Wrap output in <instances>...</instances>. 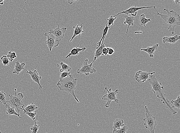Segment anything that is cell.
Listing matches in <instances>:
<instances>
[{
	"label": "cell",
	"instance_id": "cell-2",
	"mask_svg": "<svg viewBox=\"0 0 180 133\" xmlns=\"http://www.w3.org/2000/svg\"><path fill=\"white\" fill-rule=\"evenodd\" d=\"M164 11L167 12V15L160 14L156 10L157 15L161 17L168 25V29L172 34L175 33L174 28L177 26L180 25V16L176 12L173 10H169L168 9H164Z\"/></svg>",
	"mask_w": 180,
	"mask_h": 133
},
{
	"label": "cell",
	"instance_id": "cell-8",
	"mask_svg": "<svg viewBox=\"0 0 180 133\" xmlns=\"http://www.w3.org/2000/svg\"><path fill=\"white\" fill-rule=\"evenodd\" d=\"M67 29V27L60 28L58 25L53 29H50L48 33L52 34L56 38V41L59 43L65 36V33Z\"/></svg>",
	"mask_w": 180,
	"mask_h": 133
},
{
	"label": "cell",
	"instance_id": "cell-11",
	"mask_svg": "<svg viewBox=\"0 0 180 133\" xmlns=\"http://www.w3.org/2000/svg\"><path fill=\"white\" fill-rule=\"evenodd\" d=\"M155 73V72L148 73L147 72H144L140 70L137 72L135 74V79L138 83L142 82L144 83L147 80L149 79L150 75H153Z\"/></svg>",
	"mask_w": 180,
	"mask_h": 133
},
{
	"label": "cell",
	"instance_id": "cell-10",
	"mask_svg": "<svg viewBox=\"0 0 180 133\" xmlns=\"http://www.w3.org/2000/svg\"><path fill=\"white\" fill-rule=\"evenodd\" d=\"M44 36H47V39L45 43L47 45V49H49L50 51H52L53 47L58 46L59 44L56 41V38L53 35L48 33H45Z\"/></svg>",
	"mask_w": 180,
	"mask_h": 133
},
{
	"label": "cell",
	"instance_id": "cell-38",
	"mask_svg": "<svg viewBox=\"0 0 180 133\" xmlns=\"http://www.w3.org/2000/svg\"><path fill=\"white\" fill-rule=\"evenodd\" d=\"M174 2L176 4H180V0H176V1H174Z\"/></svg>",
	"mask_w": 180,
	"mask_h": 133
},
{
	"label": "cell",
	"instance_id": "cell-4",
	"mask_svg": "<svg viewBox=\"0 0 180 133\" xmlns=\"http://www.w3.org/2000/svg\"><path fill=\"white\" fill-rule=\"evenodd\" d=\"M14 91H15L14 95H7L9 97V101H8V102L10 104V106L16 108L18 110V114H19L20 110H23L25 108V105L22 101L23 96L20 92L17 94L16 89H14Z\"/></svg>",
	"mask_w": 180,
	"mask_h": 133
},
{
	"label": "cell",
	"instance_id": "cell-26",
	"mask_svg": "<svg viewBox=\"0 0 180 133\" xmlns=\"http://www.w3.org/2000/svg\"><path fill=\"white\" fill-rule=\"evenodd\" d=\"M7 95L3 91H0V102L5 105H6L8 102L7 97Z\"/></svg>",
	"mask_w": 180,
	"mask_h": 133
},
{
	"label": "cell",
	"instance_id": "cell-19",
	"mask_svg": "<svg viewBox=\"0 0 180 133\" xmlns=\"http://www.w3.org/2000/svg\"><path fill=\"white\" fill-rule=\"evenodd\" d=\"M5 108L6 110V114L8 115H15L18 116L19 118H21V117L20 116V114H18L16 113L15 110V108L10 106V104H6L5 105Z\"/></svg>",
	"mask_w": 180,
	"mask_h": 133
},
{
	"label": "cell",
	"instance_id": "cell-37",
	"mask_svg": "<svg viewBox=\"0 0 180 133\" xmlns=\"http://www.w3.org/2000/svg\"><path fill=\"white\" fill-rule=\"evenodd\" d=\"M78 1H73V0H72V1H68V3L70 4H72L74 3V2H78Z\"/></svg>",
	"mask_w": 180,
	"mask_h": 133
},
{
	"label": "cell",
	"instance_id": "cell-34",
	"mask_svg": "<svg viewBox=\"0 0 180 133\" xmlns=\"http://www.w3.org/2000/svg\"><path fill=\"white\" fill-rule=\"evenodd\" d=\"M72 74L70 72H63L61 73L60 74V77H59V80H62L64 78L70 76Z\"/></svg>",
	"mask_w": 180,
	"mask_h": 133
},
{
	"label": "cell",
	"instance_id": "cell-28",
	"mask_svg": "<svg viewBox=\"0 0 180 133\" xmlns=\"http://www.w3.org/2000/svg\"><path fill=\"white\" fill-rule=\"evenodd\" d=\"M7 58H8L10 62H12L15 58H16L17 56L16 53L15 52H12L10 51L8 53L7 56Z\"/></svg>",
	"mask_w": 180,
	"mask_h": 133
},
{
	"label": "cell",
	"instance_id": "cell-24",
	"mask_svg": "<svg viewBox=\"0 0 180 133\" xmlns=\"http://www.w3.org/2000/svg\"><path fill=\"white\" fill-rule=\"evenodd\" d=\"M38 108L33 103L29 104L26 107H25L23 110L29 113H33L35 110H37Z\"/></svg>",
	"mask_w": 180,
	"mask_h": 133
},
{
	"label": "cell",
	"instance_id": "cell-1",
	"mask_svg": "<svg viewBox=\"0 0 180 133\" xmlns=\"http://www.w3.org/2000/svg\"><path fill=\"white\" fill-rule=\"evenodd\" d=\"M148 81L152 87V90L154 93L161 100L162 103L165 104V107L169 109L172 114L174 115L176 114L177 112L172 108L169 100L165 97V94L164 92V87L162 85L161 83L159 82L154 74L151 75L150 78L148 79Z\"/></svg>",
	"mask_w": 180,
	"mask_h": 133
},
{
	"label": "cell",
	"instance_id": "cell-21",
	"mask_svg": "<svg viewBox=\"0 0 180 133\" xmlns=\"http://www.w3.org/2000/svg\"><path fill=\"white\" fill-rule=\"evenodd\" d=\"M105 43H102L98 49H96L94 53V60L93 61H95L97 58H99L102 55V50L105 47Z\"/></svg>",
	"mask_w": 180,
	"mask_h": 133
},
{
	"label": "cell",
	"instance_id": "cell-35",
	"mask_svg": "<svg viewBox=\"0 0 180 133\" xmlns=\"http://www.w3.org/2000/svg\"><path fill=\"white\" fill-rule=\"evenodd\" d=\"M107 49H108V54L110 55H112L115 52V51L112 48L107 47Z\"/></svg>",
	"mask_w": 180,
	"mask_h": 133
},
{
	"label": "cell",
	"instance_id": "cell-33",
	"mask_svg": "<svg viewBox=\"0 0 180 133\" xmlns=\"http://www.w3.org/2000/svg\"><path fill=\"white\" fill-rule=\"evenodd\" d=\"M1 60H2V63H3L4 66H7L10 63V60H9L8 58H7V56L6 55H3L1 57Z\"/></svg>",
	"mask_w": 180,
	"mask_h": 133
},
{
	"label": "cell",
	"instance_id": "cell-17",
	"mask_svg": "<svg viewBox=\"0 0 180 133\" xmlns=\"http://www.w3.org/2000/svg\"><path fill=\"white\" fill-rule=\"evenodd\" d=\"M125 20L124 22V24L126 25L127 24L128 25L127 28V32L126 33V34L127 35L128 33L129 28L130 26L134 25V21L135 20V18L134 17L132 16H129L128 15H124Z\"/></svg>",
	"mask_w": 180,
	"mask_h": 133
},
{
	"label": "cell",
	"instance_id": "cell-23",
	"mask_svg": "<svg viewBox=\"0 0 180 133\" xmlns=\"http://www.w3.org/2000/svg\"><path fill=\"white\" fill-rule=\"evenodd\" d=\"M110 28V27H108V26L107 24L106 25L105 27V28H104L103 30V32H102V38H101L99 42L97 43V46L96 47V49H98V48H99V47L100 46L102 40H105V38L108 32V30L109 28Z\"/></svg>",
	"mask_w": 180,
	"mask_h": 133
},
{
	"label": "cell",
	"instance_id": "cell-12",
	"mask_svg": "<svg viewBox=\"0 0 180 133\" xmlns=\"http://www.w3.org/2000/svg\"><path fill=\"white\" fill-rule=\"evenodd\" d=\"M26 73L30 75L32 80L34 82H35L39 84V90H41L43 88L42 86L40 84V81L42 79V77L39 75V73H38L37 70H35L34 71L30 70L29 71L26 70Z\"/></svg>",
	"mask_w": 180,
	"mask_h": 133
},
{
	"label": "cell",
	"instance_id": "cell-13",
	"mask_svg": "<svg viewBox=\"0 0 180 133\" xmlns=\"http://www.w3.org/2000/svg\"><path fill=\"white\" fill-rule=\"evenodd\" d=\"M26 64L25 63H20L19 61H16L15 62L14 70H13V73L19 75L20 73L22 70H26V69L24 68V67L25 66H26Z\"/></svg>",
	"mask_w": 180,
	"mask_h": 133
},
{
	"label": "cell",
	"instance_id": "cell-39",
	"mask_svg": "<svg viewBox=\"0 0 180 133\" xmlns=\"http://www.w3.org/2000/svg\"><path fill=\"white\" fill-rule=\"evenodd\" d=\"M4 0H0V5H4Z\"/></svg>",
	"mask_w": 180,
	"mask_h": 133
},
{
	"label": "cell",
	"instance_id": "cell-22",
	"mask_svg": "<svg viewBox=\"0 0 180 133\" xmlns=\"http://www.w3.org/2000/svg\"><path fill=\"white\" fill-rule=\"evenodd\" d=\"M138 21L140 25L146 28V25L147 23L151 21L150 19H146L144 14H141L139 18Z\"/></svg>",
	"mask_w": 180,
	"mask_h": 133
},
{
	"label": "cell",
	"instance_id": "cell-3",
	"mask_svg": "<svg viewBox=\"0 0 180 133\" xmlns=\"http://www.w3.org/2000/svg\"><path fill=\"white\" fill-rule=\"evenodd\" d=\"M78 79L73 77V75L64 78L62 80H59L57 83V86L60 91H65L70 94L77 102L79 101L77 98L75 93V91L77 89V81Z\"/></svg>",
	"mask_w": 180,
	"mask_h": 133
},
{
	"label": "cell",
	"instance_id": "cell-30",
	"mask_svg": "<svg viewBox=\"0 0 180 133\" xmlns=\"http://www.w3.org/2000/svg\"><path fill=\"white\" fill-rule=\"evenodd\" d=\"M23 110V114L27 115L32 120L34 121L36 118L35 117H36L37 115V113H35V112H33V113H29V112L26 111L24 110Z\"/></svg>",
	"mask_w": 180,
	"mask_h": 133
},
{
	"label": "cell",
	"instance_id": "cell-25",
	"mask_svg": "<svg viewBox=\"0 0 180 133\" xmlns=\"http://www.w3.org/2000/svg\"><path fill=\"white\" fill-rule=\"evenodd\" d=\"M170 103L172 104V108H176L179 109L180 108V96H178L176 100H172Z\"/></svg>",
	"mask_w": 180,
	"mask_h": 133
},
{
	"label": "cell",
	"instance_id": "cell-16",
	"mask_svg": "<svg viewBox=\"0 0 180 133\" xmlns=\"http://www.w3.org/2000/svg\"><path fill=\"white\" fill-rule=\"evenodd\" d=\"M180 39V36L177 35L174 36H170V37L165 36V37L163 38L162 42L164 44L165 43H168L169 44H174L179 40Z\"/></svg>",
	"mask_w": 180,
	"mask_h": 133
},
{
	"label": "cell",
	"instance_id": "cell-6",
	"mask_svg": "<svg viewBox=\"0 0 180 133\" xmlns=\"http://www.w3.org/2000/svg\"><path fill=\"white\" fill-rule=\"evenodd\" d=\"M105 91H107L108 93L107 94L104 95L102 98V100L106 101V104L105 105V107L109 108L110 104L113 101H115L117 104H119V106H120V105L119 103V100L116 98V95L119 91V89H117L116 90V91H111V88H110V89L108 90L107 87H105L103 92H105Z\"/></svg>",
	"mask_w": 180,
	"mask_h": 133
},
{
	"label": "cell",
	"instance_id": "cell-5",
	"mask_svg": "<svg viewBox=\"0 0 180 133\" xmlns=\"http://www.w3.org/2000/svg\"><path fill=\"white\" fill-rule=\"evenodd\" d=\"M145 118L143 119L146 128L149 130L151 133H155L157 123L156 118L153 116L149 111L147 105L145 106Z\"/></svg>",
	"mask_w": 180,
	"mask_h": 133
},
{
	"label": "cell",
	"instance_id": "cell-7",
	"mask_svg": "<svg viewBox=\"0 0 180 133\" xmlns=\"http://www.w3.org/2000/svg\"><path fill=\"white\" fill-rule=\"evenodd\" d=\"M88 61H89V60L88 59L85 60L81 68L77 70V73L84 74L86 76H89L90 74H93L96 72V69H94L93 67V64L94 62V61H93L90 64H89L88 63Z\"/></svg>",
	"mask_w": 180,
	"mask_h": 133
},
{
	"label": "cell",
	"instance_id": "cell-31",
	"mask_svg": "<svg viewBox=\"0 0 180 133\" xmlns=\"http://www.w3.org/2000/svg\"><path fill=\"white\" fill-rule=\"evenodd\" d=\"M38 122V121H37L35 122V124L33 126L31 127L30 130H31L32 132L31 133H37L39 129V127H40V125H38L37 122Z\"/></svg>",
	"mask_w": 180,
	"mask_h": 133
},
{
	"label": "cell",
	"instance_id": "cell-40",
	"mask_svg": "<svg viewBox=\"0 0 180 133\" xmlns=\"http://www.w3.org/2000/svg\"><path fill=\"white\" fill-rule=\"evenodd\" d=\"M0 133H2V132H1V131H0Z\"/></svg>",
	"mask_w": 180,
	"mask_h": 133
},
{
	"label": "cell",
	"instance_id": "cell-18",
	"mask_svg": "<svg viewBox=\"0 0 180 133\" xmlns=\"http://www.w3.org/2000/svg\"><path fill=\"white\" fill-rule=\"evenodd\" d=\"M86 48L85 47H83L82 48H80L76 47L75 48H73V49H72L71 50L70 53L65 57V58L67 59L68 57H70L72 55L73 56H77L79 55V53L80 52L84 51L86 50Z\"/></svg>",
	"mask_w": 180,
	"mask_h": 133
},
{
	"label": "cell",
	"instance_id": "cell-27",
	"mask_svg": "<svg viewBox=\"0 0 180 133\" xmlns=\"http://www.w3.org/2000/svg\"><path fill=\"white\" fill-rule=\"evenodd\" d=\"M60 65L61 66V68L60 70V71L61 73L63 72L64 71H70L71 70V68L70 66L64 63V62H61L60 63Z\"/></svg>",
	"mask_w": 180,
	"mask_h": 133
},
{
	"label": "cell",
	"instance_id": "cell-29",
	"mask_svg": "<svg viewBox=\"0 0 180 133\" xmlns=\"http://www.w3.org/2000/svg\"><path fill=\"white\" fill-rule=\"evenodd\" d=\"M117 17L115 16L111 15L108 19H107L108 20V26L109 27H111V25H113L114 22L115 21Z\"/></svg>",
	"mask_w": 180,
	"mask_h": 133
},
{
	"label": "cell",
	"instance_id": "cell-9",
	"mask_svg": "<svg viewBox=\"0 0 180 133\" xmlns=\"http://www.w3.org/2000/svg\"><path fill=\"white\" fill-rule=\"evenodd\" d=\"M154 8V9L156 10V7L155 6H149V7H137L136 5L135 6H132L128 9L124 10L121 12L118 13L116 15H114L115 17H117L118 15L121 14H125L126 15H128L129 14H131V16L135 17L136 16L137 14V12L138 10L143 9H148V8Z\"/></svg>",
	"mask_w": 180,
	"mask_h": 133
},
{
	"label": "cell",
	"instance_id": "cell-14",
	"mask_svg": "<svg viewBox=\"0 0 180 133\" xmlns=\"http://www.w3.org/2000/svg\"><path fill=\"white\" fill-rule=\"evenodd\" d=\"M83 23H82L81 24L80 26H79V25H77L75 27H73V28H74V32H73V35L72 37V39L70 40V42L73 41V39L75 38L76 36H80L81 34L84 32V31L83 30Z\"/></svg>",
	"mask_w": 180,
	"mask_h": 133
},
{
	"label": "cell",
	"instance_id": "cell-36",
	"mask_svg": "<svg viewBox=\"0 0 180 133\" xmlns=\"http://www.w3.org/2000/svg\"><path fill=\"white\" fill-rule=\"evenodd\" d=\"M102 55L106 56L108 55V49L107 48H104L102 50Z\"/></svg>",
	"mask_w": 180,
	"mask_h": 133
},
{
	"label": "cell",
	"instance_id": "cell-15",
	"mask_svg": "<svg viewBox=\"0 0 180 133\" xmlns=\"http://www.w3.org/2000/svg\"><path fill=\"white\" fill-rule=\"evenodd\" d=\"M159 44H156V45H154L152 46V47H148L146 49H140V51H143L145 52L148 53L150 57H154V53L157 50L159 46Z\"/></svg>",
	"mask_w": 180,
	"mask_h": 133
},
{
	"label": "cell",
	"instance_id": "cell-32",
	"mask_svg": "<svg viewBox=\"0 0 180 133\" xmlns=\"http://www.w3.org/2000/svg\"><path fill=\"white\" fill-rule=\"evenodd\" d=\"M128 127L127 126H124L121 128L119 130H117L113 131V133H126L128 130Z\"/></svg>",
	"mask_w": 180,
	"mask_h": 133
},
{
	"label": "cell",
	"instance_id": "cell-20",
	"mask_svg": "<svg viewBox=\"0 0 180 133\" xmlns=\"http://www.w3.org/2000/svg\"><path fill=\"white\" fill-rule=\"evenodd\" d=\"M124 125V122L123 119L120 118L115 119L113 124V131L119 129L123 127Z\"/></svg>",
	"mask_w": 180,
	"mask_h": 133
}]
</instances>
